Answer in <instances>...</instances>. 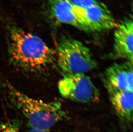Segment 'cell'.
I'll return each instance as SVG.
<instances>
[{"label": "cell", "mask_w": 133, "mask_h": 132, "mask_svg": "<svg viewBox=\"0 0 133 132\" xmlns=\"http://www.w3.org/2000/svg\"><path fill=\"white\" fill-rule=\"evenodd\" d=\"M8 53L16 68L32 74L40 72L52 63L56 52L37 36L12 26L9 30Z\"/></svg>", "instance_id": "obj_1"}, {"label": "cell", "mask_w": 133, "mask_h": 132, "mask_svg": "<svg viewBox=\"0 0 133 132\" xmlns=\"http://www.w3.org/2000/svg\"><path fill=\"white\" fill-rule=\"evenodd\" d=\"M5 86L10 102L27 119L30 128L50 130L66 116L60 102H45L33 98L8 82Z\"/></svg>", "instance_id": "obj_2"}, {"label": "cell", "mask_w": 133, "mask_h": 132, "mask_svg": "<svg viewBox=\"0 0 133 132\" xmlns=\"http://www.w3.org/2000/svg\"><path fill=\"white\" fill-rule=\"evenodd\" d=\"M57 58L58 65L65 74H84L97 66L88 48L81 41L69 36L59 39Z\"/></svg>", "instance_id": "obj_3"}, {"label": "cell", "mask_w": 133, "mask_h": 132, "mask_svg": "<svg viewBox=\"0 0 133 132\" xmlns=\"http://www.w3.org/2000/svg\"><path fill=\"white\" fill-rule=\"evenodd\" d=\"M58 87L63 97L73 101L91 103L99 100V90L84 74H65L58 83Z\"/></svg>", "instance_id": "obj_4"}, {"label": "cell", "mask_w": 133, "mask_h": 132, "mask_svg": "<svg viewBox=\"0 0 133 132\" xmlns=\"http://www.w3.org/2000/svg\"><path fill=\"white\" fill-rule=\"evenodd\" d=\"M73 7L78 20L86 32L101 31L117 27V25L108 8L103 3L86 9Z\"/></svg>", "instance_id": "obj_5"}, {"label": "cell", "mask_w": 133, "mask_h": 132, "mask_svg": "<svg viewBox=\"0 0 133 132\" xmlns=\"http://www.w3.org/2000/svg\"><path fill=\"white\" fill-rule=\"evenodd\" d=\"M133 63H115L105 70L103 82L109 93L133 91Z\"/></svg>", "instance_id": "obj_6"}, {"label": "cell", "mask_w": 133, "mask_h": 132, "mask_svg": "<svg viewBox=\"0 0 133 132\" xmlns=\"http://www.w3.org/2000/svg\"><path fill=\"white\" fill-rule=\"evenodd\" d=\"M114 33L113 55L133 63V21L132 17H127L117 25Z\"/></svg>", "instance_id": "obj_7"}, {"label": "cell", "mask_w": 133, "mask_h": 132, "mask_svg": "<svg viewBox=\"0 0 133 132\" xmlns=\"http://www.w3.org/2000/svg\"><path fill=\"white\" fill-rule=\"evenodd\" d=\"M109 93L111 102L117 115L124 122L130 124L133 119V91Z\"/></svg>", "instance_id": "obj_8"}, {"label": "cell", "mask_w": 133, "mask_h": 132, "mask_svg": "<svg viewBox=\"0 0 133 132\" xmlns=\"http://www.w3.org/2000/svg\"><path fill=\"white\" fill-rule=\"evenodd\" d=\"M50 8L52 13L58 21L86 31L74 13L72 6L67 0H50Z\"/></svg>", "instance_id": "obj_9"}, {"label": "cell", "mask_w": 133, "mask_h": 132, "mask_svg": "<svg viewBox=\"0 0 133 132\" xmlns=\"http://www.w3.org/2000/svg\"><path fill=\"white\" fill-rule=\"evenodd\" d=\"M71 5L75 8L86 9L99 3L96 0H67Z\"/></svg>", "instance_id": "obj_10"}, {"label": "cell", "mask_w": 133, "mask_h": 132, "mask_svg": "<svg viewBox=\"0 0 133 132\" xmlns=\"http://www.w3.org/2000/svg\"><path fill=\"white\" fill-rule=\"evenodd\" d=\"M19 122L14 121L0 124V132H19Z\"/></svg>", "instance_id": "obj_11"}, {"label": "cell", "mask_w": 133, "mask_h": 132, "mask_svg": "<svg viewBox=\"0 0 133 132\" xmlns=\"http://www.w3.org/2000/svg\"><path fill=\"white\" fill-rule=\"evenodd\" d=\"M28 132H52L50 130H43L36 129L30 128Z\"/></svg>", "instance_id": "obj_12"}]
</instances>
